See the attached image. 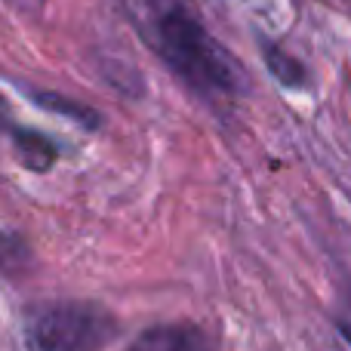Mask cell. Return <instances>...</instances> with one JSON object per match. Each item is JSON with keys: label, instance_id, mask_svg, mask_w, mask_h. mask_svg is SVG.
<instances>
[{"label": "cell", "instance_id": "6da1fadb", "mask_svg": "<svg viewBox=\"0 0 351 351\" xmlns=\"http://www.w3.org/2000/svg\"><path fill=\"white\" fill-rule=\"evenodd\" d=\"M145 43L179 80L206 99H234L243 71L182 0H127Z\"/></svg>", "mask_w": 351, "mask_h": 351}, {"label": "cell", "instance_id": "7a4b0ae2", "mask_svg": "<svg viewBox=\"0 0 351 351\" xmlns=\"http://www.w3.org/2000/svg\"><path fill=\"white\" fill-rule=\"evenodd\" d=\"M114 336V317L93 302H47L22 321V351H99Z\"/></svg>", "mask_w": 351, "mask_h": 351}, {"label": "cell", "instance_id": "3957f363", "mask_svg": "<svg viewBox=\"0 0 351 351\" xmlns=\"http://www.w3.org/2000/svg\"><path fill=\"white\" fill-rule=\"evenodd\" d=\"M127 351H213V346L194 324H164L139 333Z\"/></svg>", "mask_w": 351, "mask_h": 351}, {"label": "cell", "instance_id": "277c9868", "mask_svg": "<svg viewBox=\"0 0 351 351\" xmlns=\"http://www.w3.org/2000/svg\"><path fill=\"white\" fill-rule=\"evenodd\" d=\"M12 142H16L19 160H22L28 170L43 173L56 164V145L40 133H28V130H16L12 133Z\"/></svg>", "mask_w": 351, "mask_h": 351}, {"label": "cell", "instance_id": "5b68a950", "mask_svg": "<svg viewBox=\"0 0 351 351\" xmlns=\"http://www.w3.org/2000/svg\"><path fill=\"white\" fill-rule=\"evenodd\" d=\"M336 324H339V333L351 342V293L339 302V308H336Z\"/></svg>", "mask_w": 351, "mask_h": 351}, {"label": "cell", "instance_id": "8992f818", "mask_svg": "<svg viewBox=\"0 0 351 351\" xmlns=\"http://www.w3.org/2000/svg\"><path fill=\"white\" fill-rule=\"evenodd\" d=\"M10 3H16V6H37V3H43V0H10Z\"/></svg>", "mask_w": 351, "mask_h": 351}]
</instances>
